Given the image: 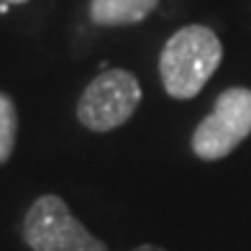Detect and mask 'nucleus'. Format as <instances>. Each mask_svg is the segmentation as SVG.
I'll list each match as a JSON object with an SVG mask.
<instances>
[{"instance_id":"1","label":"nucleus","mask_w":251,"mask_h":251,"mask_svg":"<svg viewBox=\"0 0 251 251\" xmlns=\"http://www.w3.org/2000/svg\"><path fill=\"white\" fill-rule=\"evenodd\" d=\"M223 62V44L208 26L190 24L175 31L159 54V77L175 100H192Z\"/></svg>"},{"instance_id":"2","label":"nucleus","mask_w":251,"mask_h":251,"mask_svg":"<svg viewBox=\"0 0 251 251\" xmlns=\"http://www.w3.org/2000/svg\"><path fill=\"white\" fill-rule=\"evenodd\" d=\"M251 136V87H228L215 98L213 110L192 131V154L218 162Z\"/></svg>"},{"instance_id":"3","label":"nucleus","mask_w":251,"mask_h":251,"mask_svg":"<svg viewBox=\"0 0 251 251\" xmlns=\"http://www.w3.org/2000/svg\"><path fill=\"white\" fill-rule=\"evenodd\" d=\"M24 241L31 251H108V246L70 213L59 195L33 200L24 218Z\"/></svg>"},{"instance_id":"4","label":"nucleus","mask_w":251,"mask_h":251,"mask_svg":"<svg viewBox=\"0 0 251 251\" xmlns=\"http://www.w3.org/2000/svg\"><path fill=\"white\" fill-rule=\"evenodd\" d=\"M141 105V85L128 70H105L85 87L77 102V121L95 133L123 126Z\"/></svg>"},{"instance_id":"5","label":"nucleus","mask_w":251,"mask_h":251,"mask_svg":"<svg viewBox=\"0 0 251 251\" xmlns=\"http://www.w3.org/2000/svg\"><path fill=\"white\" fill-rule=\"evenodd\" d=\"M159 0H90V21L95 26H133L146 21Z\"/></svg>"},{"instance_id":"6","label":"nucleus","mask_w":251,"mask_h":251,"mask_svg":"<svg viewBox=\"0 0 251 251\" xmlns=\"http://www.w3.org/2000/svg\"><path fill=\"white\" fill-rule=\"evenodd\" d=\"M16 136H18V113L16 105L5 93H0V164L8 162L16 149Z\"/></svg>"},{"instance_id":"7","label":"nucleus","mask_w":251,"mask_h":251,"mask_svg":"<svg viewBox=\"0 0 251 251\" xmlns=\"http://www.w3.org/2000/svg\"><path fill=\"white\" fill-rule=\"evenodd\" d=\"M133 251H164V249L156 246V244H141V246H136Z\"/></svg>"},{"instance_id":"8","label":"nucleus","mask_w":251,"mask_h":251,"mask_svg":"<svg viewBox=\"0 0 251 251\" xmlns=\"http://www.w3.org/2000/svg\"><path fill=\"white\" fill-rule=\"evenodd\" d=\"M3 3H5V5H8V3H10V5H21V3H28V0H3Z\"/></svg>"}]
</instances>
